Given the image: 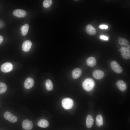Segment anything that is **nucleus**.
<instances>
[{"instance_id":"1","label":"nucleus","mask_w":130,"mask_h":130,"mask_svg":"<svg viewBox=\"0 0 130 130\" xmlns=\"http://www.w3.org/2000/svg\"><path fill=\"white\" fill-rule=\"evenodd\" d=\"M95 82L94 80L89 78L86 79L82 84L83 88L87 91L91 90L93 88Z\"/></svg>"},{"instance_id":"2","label":"nucleus","mask_w":130,"mask_h":130,"mask_svg":"<svg viewBox=\"0 0 130 130\" xmlns=\"http://www.w3.org/2000/svg\"><path fill=\"white\" fill-rule=\"evenodd\" d=\"M73 101L71 99L65 98L64 99L62 102V104L63 107L65 109H71L73 106Z\"/></svg>"},{"instance_id":"3","label":"nucleus","mask_w":130,"mask_h":130,"mask_svg":"<svg viewBox=\"0 0 130 130\" xmlns=\"http://www.w3.org/2000/svg\"><path fill=\"white\" fill-rule=\"evenodd\" d=\"M110 66L112 69L115 72L120 73L123 71L121 66L116 61H113L110 63Z\"/></svg>"},{"instance_id":"4","label":"nucleus","mask_w":130,"mask_h":130,"mask_svg":"<svg viewBox=\"0 0 130 130\" xmlns=\"http://www.w3.org/2000/svg\"><path fill=\"white\" fill-rule=\"evenodd\" d=\"M4 116L6 119L12 123L16 122L17 120V118L16 116L8 111L6 112L4 114Z\"/></svg>"},{"instance_id":"5","label":"nucleus","mask_w":130,"mask_h":130,"mask_svg":"<svg viewBox=\"0 0 130 130\" xmlns=\"http://www.w3.org/2000/svg\"><path fill=\"white\" fill-rule=\"evenodd\" d=\"M13 68V65L11 63L6 62L1 65V70L3 72H7L11 71Z\"/></svg>"},{"instance_id":"6","label":"nucleus","mask_w":130,"mask_h":130,"mask_svg":"<svg viewBox=\"0 0 130 130\" xmlns=\"http://www.w3.org/2000/svg\"><path fill=\"white\" fill-rule=\"evenodd\" d=\"M122 57L126 59H129L130 58V50L124 46L121 47L120 49Z\"/></svg>"},{"instance_id":"7","label":"nucleus","mask_w":130,"mask_h":130,"mask_svg":"<svg viewBox=\"0 0 130 130\" xmlns=\"http://www.w3.org/2000/svg\"><path fill=\"white\" fill-rule=\"evenodd\" d=\"M22 125L23 128L26 130H30L33 126V124L32 121L28 119L23 120Z\"/></svg>"},{"instance_id":"8","label":"nucleus","mask_w":130,"mask_h":130,"mask_svg":"<svg viewBox=\"0 0 130 130\" xmlns=\"http://www.w3.org/2000/svg\"><path fill=\"white\" fill-rule=\"evenodd\" d=\"M14 16L19 18L23 17L26 15V13L24 10L21 9L15 10L13 12Z\"/></svg>"},{"instance_id":"9","label":"nucleus","mask_w":130,"mask_h":130,"mask_svg":"<svg viewBox=\"0 0 130 130\" xmlns=\"http://www.w3.org/2000/svg\"><path fill=\"white\" fill-rule=\"evenodd\" d=\"M34 83L33 79L31 78H28L25 80L24 83V86L25 88L29 89L33 86Z\"/></svg>"},{"instance_id":"10","label":"nucleus","mask_w":130,"mask_h":130,"mask_svg":"<svg viewBox=\"0 0 130 130\" xmlns=\"http://www.w3.org/2000/svg\"><path fill=\"white\" fill-rule=\"evenodd\" d=\"M92 75L95 78L97 79H99L104 78V74L102 71L96 70L93 72Z\"/></svg>"},{"instance_id":"11","label":"nucleus","mask_w":130,"mask_h":130,"mask_svg":"<svg viewBox=\"0 0 130 130\" xmlns=\"http://www.w3.org/2000/svg\"><path fill=\"white\" fill-rule=\"evenodd\" d=\"M32 45V42L30 41H25L23 42L22 45V50L25 52H28L30 49Z\"/></svg>"},{"instance_id":"12","label":"nucleus","mask_w":130,"mask_h":130,"mask_svg":"<svg viewBox=\"0 0 130 130\" xmlns=\"http://www.w3.org/2000/svg\"><path fill=\"white\" fill-rule=\"evenodd\" d=\"M117 85L118 89L122 91H124L126 89L127 86L125 82L122 80H119L116 82Z\"/></svg>"},{"instance_id":"13","label":"nucleus","mask_w":130,"mask_h":130,"mask_svg":"<svg viewBox=\"0 0 130 130\" xmlns=\"http://www.w3.org/2000/svg\"><path fill=\"white\" fill-rule=\"evenodd\" d=\"M86 32L89 34L94 35L97 33L96 30L91 25L89 24L87 26L86 28Z\"/></svg>"},{"instance_id":"14","label":"nucleus","mask_w":130,"mask_h":130,"mask_svg":"<svg viewBox=\"0 0 130 130\" xmlns=\"http://www.w3.org/2000/svg\"><path fill=\"white\" fill-rule=\"evenodd\" d=\"M82 73V71L79 68H75L72 71V77L74 79H77L80 77Z\"/></svg>"},{"instance_id":"15","label":"nucleus","mask_w":130,"mask_h":130,"mask_svg":"<svg viewBox=\"0 0 130 130\" xmlns=\"http://www.w3.org/2000/svg\"><path fill=\"white\" fill-rule=\"evenodd\" d=\"M86 62L88 65L91 67H93L96 65L97 61L94 57H91L87 59Z\"/></svg>"},{"instance_id":"16","label":"nucleus","mask_w":130,"mask_h":130,"mask_svg":"<svg viewBox=\"0 0 130 130\" xmlns=\"http://www.w3.org/2000/svg\"><path fill=\"white\" fill-rule=\"evenodd\" d=\"M93 122V119L92 117L90 115H88L86 117V125L88 128H91L92 126Z\"/></svg>"},{"instance_id":"17","label":"nucleus","mask_w":130,"mask_h":130,"mask_svg":"<svg viewBox=\"0 0 130 130\" xmlns=\"http://www.w3.org/2000/svg\"><path fill=\"white\" fill-rule=\"evenodd\" d=\"M37 124L40 127L46 128L49 126V123L47 120L44 119H41L38 121Z\"/></svg>"},{"instance_id":"18","label":"nucleus","mask_w":130,"mask_h":130,"mask_svg":"<svg viewBox=\"0 0 130 130\" xmlns=\"http://www.w3.org/2000/svg\"><path fill=\"white\" fill-rule=\"evenodd\" d=\"M96 123L98 127L101 126L103 125V122L101 115H98L97 116L96 118Z\"/></svg>"},{"instance_id":"19","label":"nucleus","mask_w":130,"mask_h":130,"mask_svg":"<svg viewBox=\"0 0 130 130\" xmlns=\"http://www.w3.org/2000/svg\"><path fill=\"white\" fill-rule=\"evenodd\" d=\"M45 85L46 89L48 91H50L52 90L53 88L52 83L50 79H47L46 81Z\"/></svg>"},{"instance_id":"20","label":"nucleus","mask_w":130,"mask_h":130,"mask_svg":"<svg viewBox=\"0 0 130 130\" xmlns=\"http://www.w3.org/2000/svg\"><path fill=\"white\" fill-rule=\"evenodd\" d=\"M7 89L6 85L2 82H0V94L5 93Z\"/></svg>"},{"instance_id":"21","label":"nucleus","mask_w":130,"mask_h":130,"mask_svg":"<svg viewBox=\"0 0 130 130\" xmlns=\"http://www.w3.org/2000/svg\"><path fill=\"white\" fill-rule=\"evenodd\" d=\"M29 29V25L27 24H25L23 26V28L21 31V34L23 36H25L27 33Z\"/></svg>"},{"instance_id":"22","label":"nucleus","mask_w":130,"mask_h":130,"mask_svg":"<svg viewBox=\"0 0 130 130\" xmlns=\"http://www.w3.org/2000/svg\"><path fill=\"white\" fill-rule=\"evenodd\" d=\"M119 44L121 46H126L129 44L128 40L124 38H121L118 40Z\"/></svg>"},{"instance_id":"23","label":"nucleus","mask_w":130,"mask_h":130,"mask_svg":"<svg viewBox=\"0 0 130 130\" xmlns=\"http://www.w3.org/2000/svg\"><path fill=\"white\" fill-rule=\"evenodd\" d=\"M52 2V0H45L43 2V6L45 7H48L51 5Z\"/></svg>"},{"instance_id":"24","label":"nucleus","mask_w":130,"mask_h":130,"mask_svg":"<svg viewBox=\"0 0 130 130\" xmlns=\"http://www.w3.org/2000/svg\"><path fill=\"white\" fill-rule=\"evenodd\" d=\"M5 25V24L4 22L0 20V28H3Z\"/></svg>"},{"instance_id":"25","label":"nucleus","mask_w":130,"mask_h":130,"mask_svg":"<svg viewBox=\"0 0 130 130\" xmlns=\"http://www.w3.org/2000/svg\"><path fill=\"white\" fill-rule=\"evenodd\" d=\"M100 28L102 29H107L108 28V26L105 25H102L100 26Z\"/></svg>"},{"instance_id":"26","label":"nucleus","mask_w":130,"mask_h":130,"mask_svg":"<svg viewBox=\"0 0 130 130\" xmlns=\"http://www.w3.org/2000/svg\"><path fill=\"white\" fill-rule=\"evenodd\" d=\"M100 38L101 39L105 40H107L108 39V38L107 37L104 35L100 36Z\"/></svg>"},{"instance_id":"27","label":"nucleus","mask_w":130,"mask_h":130,"mask_svg":"<svg viewBox=\"0 0 130 130\" xmlns=\"http://www.w3.org/2000/svg\"><path fill=\"white\" fill-rule=\"evenodd\" d=\"M3 40V37L1 35H0V44L1 43Z\"/></svg>"},{"instance_id":"28","label":"nucleus","mask_w":130,"mask_h":130,"mask_svg":"<svg viewBox=\"0 0 130 130\" xmlns=\"http://www.w3.org/2000/svg\"><path fill=\"white\" fill-rule=\"evenodd\" d=\"M126 46V47L127 48V49H129L130 50V45H128Z\"/></svg>"},{"instance_id":"29","label":"nucleus","mask_w":130,"mask_h":130,"mask_svg":"<svg viewBox=\"0 0 130 130\" xmlns=\"http://www.w3.org/2000/svg\"><path fill=\"white\" fill-rule=\"evenodd\" d=\"M23 26H22L21 27H20V30L22 31V29H23Z\"/></svg>"},{"instance_id":"30","label":"nucleus","mask_w":130,"mask_h":130,"mask_svg":"<svg viewBox=\"0 0 130 130\" xmlns=\"http://www.w3.org/2000/svg\"><path fill=\"white\" fill-rule=\"evenodd\" d=\"M118 39H121V37H118Z\"/></svg>"}]
</instances>
